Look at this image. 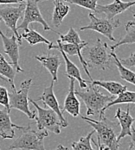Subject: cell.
<instances>
[{
  "instance_id": "obj_1",
  "label": "cell",
  "mask_w": 135,
  "mask_h": 150,
  "mask_svg": "<svg viewBox=\"0 0 135 150\" xmlns=\"http://www.w3.org/2000/svg\"><path fill=\"white\" fill-rule=\"evenodd\" d=\"M80 117L82 120L86 121L94 129L97 135L98 144L108 148L109 150H119L120 143V141H118V135L116 134L119 123L108 120L105 116L101 118H99V121L91 119L84 116Z\"/></svg>"
},
{
  "instance_id": "obj_2",
  "label": "cell",
  "mask_w": 135,
  "mask_h": 150,
  "mask_svg": "<svg viewBox=\"0 0 135 150\" xmlns=\"http://www.w3.org/2000/svg\"><path fill=\"white\" fill-rule=\"evenodd\" d=\"M107 47V44L102 42L99 38L94 44L91 46L88 44L84 47L81 55L86 61L88 67L100 70H106L110 68L113 58L110 54H108Z\"/></svg>"
},
{
  "instance_id": "obj_3",
  "label": "cell",
  "mask_w": 135,
  "mask_h": 150,
  "mask_svg": "<svg viewBox=\"0 0 135 150\" xmlns=\"http://www.w3.org/2000/svg\"><path fill=\"white\" fill-rule=\"evenodd\" d=\"M75 94L83 100L86 105L87 116H99L101 110L115 98L114 95L101 94L98 90V86L92 84L84 88V90H76Z\"/></svg>"
},
{
  "instance_id": "obj_4",
  "label": "cell",
  "mask_w": 135,
  "mask_h": 150,
  "mask_svg": "<svg viewBox=\"0 0 135 150\" xmlns=\"http://www.w3.org/2000/svg\"><path fill=\"white\" fill-rule=\"evenodd\" d=\"M22 130V134L10 145L9 150H46L44 140L49 135L47 130L38 133L30 128V124Z\"/></svg>"
},
{
  "instance_id": "obj_5",
  "label": "cell",
  "mask_w": 135,
  "mask_h": 150,
  "mask_svg": "<svg viewBox=\"0 0 135 150\" xmlns=\"http://www.w3.org/2000/svg\"><path fill=\"white\" fill-rule=\"evenodd\" d=\"M29 102L35 106L37 111V116H36L35 119L38 130H47L59 135L61 125L57 114L51 109L42 108L32 98H29Z\"/></svg>"
},
{
  "instance_id": "obj_6",
  "label": "cell",
  "mask_w": 135,
  "mask_h": 150,
  "mask_svg": "<svg viewBox=\"0 0 135 150\" xmlns=\"http://www.w3.org/2000/svg\"><path fill=\"white\" fill-rule=\"evenodd\" d=\"M32 83V79H29L22 82L20 90L18 91H12V92L9 93L10 99V108L20 110L24 113L30 119H35L36 112L31 111L29 108V90Z\"/></svg>"
},
{
  "instance_id": "obj_7",
  "label": "cell",
  "mask_w": 135,
  "mask_h": 150,
  "mask_svg": "<svg viewBox=\"0 0 135 150\" xmlns=\"http://www.w3.org/2000/svg\"><path fill=\"white\" fill-rule=\"evenodd\" d=\"M90 23L89 25L81 27L80 30H93L103 35L112 42H116V39L114 37V30L120 25V19H108V18H98L94 14L90 12L89 14Z\"/></svg>"
},
{
  "instance_id": "obj_8",
  "label": "cell",
  "mask_w": 135,
  "mask_h": 150,
  "mask_svg": "<svg viewBox=\"0 0 135 150\" xmlns=\"http://www.w3.org/2000/svg\"><path fill=\"white\" fill-rule=\"evenodd\" d=\"M27 3L25 4V9H24V19L23 22L20 25H18L16 28L17 30H24V32L28 31L29 29V24L32 23H37L43 25L44 30L48 31V30H52L49 24L47 23V22L44 20V18L43 17V16L40 12L38 4H37V1L36 0H27Z\"/></svg>"
},
{
  "instance_id": "obj_9",
  "label": "cell",
  "mask_w": 135,
  "mask_h": 150,
  "mask_svg": "<svg viewBox=\"0 0 135 150\" xmlns=\"http://www.w3.org/2000/svg\"><path fill=\"white\" fill-rule=\"evenodd\" d=\"M25 9V4L22 3L19 4L18 6H6V7H0V18L4 22L5 25L12 30L14 35L16 37L19 44H22V37L17 31V21L24 16Z\"/></svg>"
},
{
  "instance_id": "obj_10",
  "label": "cell",
  "mask_w": 135,
  "mask_h": 150,
  "mask_svg": "<svg viewBox=\"0 0 135 150\" xmlns=\"http://www.w3.org/2000/svg\"><path fill=\"white\" fill-rule=\"evenodd\" d=\"M89 43L86 42H83L82 43H67V42H61L59 40L56 41V44H53L52 42L48 45V49L49 50H51V49H61L67 55H69V56H74V55H78L79 57V60L80 62L86 73V74L89 76V79H92L91 75H90L89 71L88 69V66H87V63L85 60L83 59L82 55H81V50L84 48V47L88 45Z\"/></svg>"
},
{
  "instance_id": "obj_11",
  "label": "cell",
  "mask_w": 135,
  "mask_h": 150,
  "mask_svg": "<svg viewBox=\"0 0 135 150\" xmlns=\"http://www.w3.org/2000/svg\"><path fill=\"white\" fill-rule=\"evenodd\" d=\"M0 37L3 42V46L4 53L10 57L11 64L16 68L17 73L24 72V69L21 68L19 65V42L15 35H13L11 37L6 36L2 30H0Z\"/></svg>"
},
{
  "instance_id": "obj_12",
  "label": "cell",
  "mask_w": 135,
  "mask_h": 150,
  "mask_svg": "<svg viewBox=\"0 0 135 150\" xmlns=\"http://www.w3.org/2000/svg\"><path fill=\"white\" fill-rule=\"evenodd\" d=\"M54 83L55 82L52 81V83L50 84V86L49 87L44 88L42 96L37 99V101H42L44 103V105L48 106L49 109L53 110L57 114V116L60 119L61 128H66V127H68L69 122L64 117V116L62 115V111L59 106L58 101L56 98V95L54 92Z\"/></svg>"
},
{
  "instance_id": "obj_13",
  "label": "cell",
  "mask_w": 135,
  "mask_h": 150,
  "mask_svg": "<svg viewBox=\"0 0 135 150\" xmlns=\"http://www.w3.org/2000/svg\"><path fill=\"white\" fill-rule=\"evenodd\" d=\"M135 5V1L123 2L121 0H114V3L106 5L97 4L95 13L104 14L108 19H113L119 14L127 11L130 7Z\"/></svg>"
},
{
  "instance_id": "obj_14",
  "label": "cell",
  "mask_w": 135,
  "mask_h": 150,
  "mask_svg": "<svg viewBox=\"0 0 135 150\" xmlns=\"http://www.w3.org/2000/svg\"><path fill=\"white\" fill-rule=\"evenodd\" d=\"M114 118L118 120V123L120 126V133L117 136L118 141L120 142V140L126 136H131L133 134L132 126H133V123L134 122L135 119L134 117H132V116L130 115V107L128 106L126 111L118 108V110H116Z\"/></svg>"
},
{
  "instance_id": "obj_15",
  "label": "cell",
  "mask_w": 135,
  "mask_h": 150,
  "mask_svg": "<svg viewBox=\"0 0 135 150\" xmlns=\"http://www.w3.org/2000/svg\"><path fill=\"white\" fill-rule=\"evenodd\" d=\"M69 79V90L68 92V95L65 98L63 107L61 109V111H67L69 114L76 117L80 116V109H81V103L79 99L76 98L75 90V79L72 77H68Z\"/></svg>"
},
{
  "instance_id": "obj_16",
  "label": "cell",
  "mask_w": 135,
  "mask_h": 150,
  "mask_svg": "<svg viewBox=\"0 0 135 150\" xmlns=\"http://www.w3.org/2000/svg\"><path fill=\"white\" fill-rule=\"evenodd\" d=\"M15 129H24V126H18L11 120L10 112L4 108L0 110V136L3 139H13L15 137Z\"/></svg>"
},
{
  "instance_id": "obj_17",
  "label": "cell",
  "mask_w": 135,
  "mask_h": 150,
  "mask_svg": "<svg viewBox=\"0 0 135 150\" xmlns=\"http://www.w3.org/2000/svg\"><path fill=\"white\" fill-rule=\"evenodd\" d=\"M35 58L42 64L43 67H45L49 72V74L52 76L53 81L57 82L58 80L57 72L61 65L59 56L56 54H44V55H36Z\"/></svg>"
},
{
  "instance_id": "obj_18",
  "label": "cell",
  "mask_w": 135,
  "mask_h": 150,
  "mask_svg": "<svg viewBox=\"0 0 135 150\" xmlns=\"http://www.w3.org/2000/svg\"><path fill=\"white\" fill-rule=\"evenodd\" d=\"M58 51L61 52V54L62 55V58L64 59V61H65V65H66V75H67V77H72L75 79H77L78 82H79L80 87L81 89L86 88L88 86H87V81L84 80L81 78V75L79 68L75 66L71 60H69V58L68 57V55L61 49H59Z\"/></svg>"
},
{
  "instance_id": "obj_19",
  "label": "cell",
  "mask_w": 135,
  "mask_h": 150,
  "mask_svg": "<svg viewBox=\"0 0 135 150\" xmlns=\"http://www.w3.org/2000/svg\"><path fill=\"white\" fill-rule=\"evenodd\" d=\"M54 11L52 15V23L55 27H59L65 16L69 12V5L63 0H54Z\"/></svg>"
},
{
  "instance_id": "obj_20",
  "label": "cell",
  "mask_w": 135,
  "mask_h": 150,
  "mask_svg": "<svg viewBox=\"0 0 135 150\" xmlns=\"http://www.w3.org/2000/svg\"><path fill=\"white\" fill-rule=\"evenodd\" d=\"M120 104H134L135 105V91H125L121 92L120 94L118 95L117 98H114L111 102H109L101 110V111L99 115V118H101L102 117H104V113L107 109H109L112 106L120 105Z\"/></svg>"
},
{
  "instance_id": "obj_21",
  "label": "cell",
  "mask_w": 135,
  "mask_h": 150,
  "mask_svg": "<svg viewBox=\"0 0 135 150\" xmlns=\"http://www.w3.org/2000/svg\"><path fill=\"white\" fill-rule=\"evenodd\" d=\"M92 84V85H95L97 86H101L102 88H104L110 94L114 95V96H118L121 92L126 91L127 86H123L122 84H120L119 82H115V81H105V80H89L87 81V84Z\"/></svg>"
},
{
  "instance_id": "obj_22",
  "label": "cell",
  "mask_w": 135,
  "mask_h": 150,
  "mask_svg": "<svg viewBox=\"0 0 135 150\" xmlns=\"http://www.w3.org/2000/svg\"><path fill=\"white\" fill-rule=\"evenodd\" d=\"M16 73L17 72H16L15 67L12 66V64L8 62L4 59V57L0 54V75L4 76V78H6L8 79L12 91H16L15 83H14V79H15Z\"/></svg>"
},
{
  "instance_id": "obj_23",
  "label": "cell",
  "mask_w": 135,
  "mask_h": 150,
  "mask_svg": "<svg viewBox=\"0 0 135 150\" xmlns=\"http://www.w3.org/2000/svg\"><path fill=\"white\" fill-rule=\"evenodd\" d=\"M126 29V34L120 41L114 44L111 46L110 48L112 51H114L115 48L119 47L121 45H126V44H133L135 43V20L134 21H130L125 25Z\"/></svg>"
},
{
  "instance_id": "obj_24",
  "label": "cell",
  "mask_w": 135,
  "mask_h": 150,
  "mask_svg": "<svg viewBox=\"0 0 135 150\" xmlns=\"http://www.w3.org/2000/svg\"><path fill=\"white\" fill-rule=\"evenodd\" d=\"M110 55L112 56L113 60H114V64L116 65V67H118V70H119V74H120V78L128 82V83H131L133 84L134 86H135V73L129 70L127 67H126L125 66H123L121 63H120L119 58L117 57V55L115 54V53L114 51H112L110 53Z\"/></svg>"
},
{
  "instance_id": "obj_25",
  "label": "cell",
  "mask_w": 135,
  "mask_h": 150,
  "mask_svg": "<svg viewBox=\"0 0 135 150\" xmlns=\"http://www.w3.org/2000/svg\"><path fill=\"white\" fill-rule=\"evenodd\" d=\"M21 37L26 40L30 46L36 45L38 43H44L47 45H49L51 43L49 40H47L45 37H44L42 35H40L34 29H30L28 31L23 33L21 35Z\"/></svg>"
},
{
  "instance_id": "obj_26",
  "label": "cell",
  "mask_w": 135,
  "mask_h": 150,
  "mask_svg": "<svg viewBox=\"0 0 135 150\" xmlns=\"http://www.w3.org/2000/svg\"><path fill=\"white\" fill-rule=\"evenodd\" d=\"M94 133H95V131L94 129L91 132H89V134L88 135L82 136L80 138L79 141L72 142L71 149L69 150H97L92 148V145H91V138Z\"/></svg>"
},
{
  "instance_id": "obj_27",
  "label": "cell",
  "mask_w": 135,
  "mask_h": 150,
  "mask_svg": "<svg viewBox=\"0 0 135 150\" xmlns=\"http://www.w3.org/2000/svg\"><path fill=\"white\" fill-rule=\"evenodd\" d=\"M58 35L60 36V41L61 42H67V43H82L83 42V41L81 40L80 35L77 33V31L73 28H70L66 35H61L59 33Z\"/></svg>"
},
{
  "instance_id": "obj_28",
  "label": "cell",
  "mask_w": 135,
  "mask_h": 150,
  "mask_svg": "<svg viewBox=\"0 0 135 150\" xmlns=\"http://www.w3.org/2000/svg\"><path fill=\"white\" fill-rule=\"evenodd\" d=\"M63 1L71 4H75L83 7L94 12L96 11V6L98 4L97 0H63Z\"/></svg>"
},
{
  "instance_id": "obj_29",
  "label": "cell",
  "mask_w": 135,
  "mask_h": 150,
  "mask_svg": "<svg viewBox=\"0 0 135 150\" xmlns=\"http://www.w3.org/2000/svg\"><path fill=\"white\" fill-rule=\"evenodd\" d=\"M0 105H3L9 112H11L9 92L5 87L1 86H0Z\"/></svg>"
},
{
  "instance_id": "obj_30",
  "label": "cell",
  "mask_w": 135,
  "mask_h": 150,
  "mask_svg": "<svg viewBox=\"0 0 135 150\" xmlns=\"http://www.w3.org/2000/svg\"><path fill=\"white\" fill-rule=\"evenodd\" d=\"M120 63L125 66L126 67L129 68V67H135V52H134L129 57H127L126 59H119Z\"/></svg>"
},
{
  "instance_id": "obj_31",
  "label": "cell",
  "mask_w": 135,
  "mask_h": 150,
  "mask_svg": "<svg viewBox=\"0 0 135 150\" xmlns=\"http://www.w3.org/2000/svg\"><path fill=\"white\" fill-rule=\"evenodd\" d=\"M27 0H0V4H22Z\"/></svg>"
},
{
  "instance_id": "obj_32",
  "label": "cell",
  "mask_w": 135,
  "mask_h": 150,
  "mask_svg": "<svg viewBox=\"0 0 135 150\" xmlns=\"http://www.w3.org/2000/svg\"><path fill=\"white\" fill-rule=\"evenodd\" d=\"M133 134L131 135V143H130V146H129V149L128 150H135V132H134L132 130Z\"/></svg>"
},
{
  "instance_id": "obj_33",
  "label": "cell",
  "mask_w": 135,
  "mask_h": 150,
  "mask_svg": "<svg viewBox=\"0 0 135 150\" xmlns=\"http://www.w3.org/2000/svg\"><path fill=\"white\" fill-rule=\"evenodd\" d=\"M91 141L93 142V143L96 146V147H98L99 148V150H109L108 148H106V147H104V146H102V145H101V144H98V143H96L94 140H93V138H91Z\"/></svg>"
},
{
  "instance_id": "obj_34",
  "label": "cell",
  "mask_w": 135,
  "mask_h": 150,
  "mask_svg": "<svg viewBox=\"0 0 135 150\" xmlns=\"http://www.w3.org/2000/svg\"><path fill=\"white\" fill-rule=\"evenodd\" d=\"M68 149L67 148H65L64 146H62V145H58V147H57V149L56 150H67Z\"/></svg>"
},
{
  "instance_id": "obj_35",
  "label": "cell",
  "mask_w": 135,
  "mask_h": 150,
  "mask_svg": "<svg viewBox=\"0 0 135 150\" xmlns=\"http://www.w3.org/2000/svg\"><path fill=\"white\" fill-rule=\"evenodd\" d=\"M0 79H1V80H4V81H5V82H8V83H9L8 79H7L6 78H4V76H2V75H0Z\"/></svg>"
},
{
  "instance_id": "obj_36",
  "label": "cell",
  "mask_w": 135,
  "mask_h": 150,
  "mask_svg": "<svg viewBox=\"0 0 135 150\" xmlns=\"http://www.w3.org/2000/svg\"><path fill=\"white\" fill-rule=\"evenodd\" d=\"M132 130H133L134 132H135V129H134V128H133V127H132Z\"/></svg>"
},
{
  "instance_id": "obj_37",
  "label": "cell",
  "mask_w": 135,
  "mask_h": 150,
  "mask_svg": "<svg viewBox=\"0 0 135 150\" xmlns=\"http://www.w3.org/2000/svg\"><path fill=\"white\" fill-rule=\"evenodd\" d=\"M133 16H134V17H135V12H134V14H133Z\"/></svg>"
},
{
  "instance_id": "obj_38",
  "label": "cell",
  "mask_w": 135,
  "mask_h": 150,
  "mask_svg": "<svg viewBox=\"0 0 135 150\" xmlns=\"http://www.w3.org/2000/svg\"><path fill=\"white\" fill-rule=\"evenodd\" d=\"M36 1H37V2H39V1H42V0H36Z\"/></svg>"
},
{
  "instance_id": "obj_39",
  "label": "cell",
  "mask_w": 135,
  "mask_h": 150,
  "mask_svg": "<svg viewBox=\"0 0 135 150\" xmlns=\"http://www.w3.org/2000/svg\"><path fill=\"white\" fill-rule=\"evenodd\" d=\"M1 20H2V19H1V18H0V22H1Z\"/></svg>"
},
{
  "instance_id": "obj_40",
  "label": "cell",
  "mask_w": 135,
  "mask_h": 150,
  "mask_svg": "<svg viewBox=\"0 0 135 150\" xmlns=\"http://www.w3.org/2000/svg\"><path fill=\"white\" fill-rule=\"evenodd\" d=\"M0 150H1V149H0Z\"/></svg>"
}]
</instances>
